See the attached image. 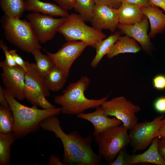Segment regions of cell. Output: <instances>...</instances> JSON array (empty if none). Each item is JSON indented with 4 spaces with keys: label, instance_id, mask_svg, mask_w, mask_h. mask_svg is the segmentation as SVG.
<instances>
[{
    "label": "cell",
    "instance_id": "6da1fadb",
    "mask_svg": "<svg viewBox=\"0 0 165 165\" xmlns=\"http://www.w3.org/2000/svg\"><path fill=\"white\" fill-rule=\"evenodd\" d=\"M40 127L53 132L55 137L61 141L64 150L62 161L64 165H97L101 162L102 159L92 148L93 137L90 135L83 137L76 130L66 134L56 116L44 120Z\"/></svg>",
    "mask_w": 165,
    "mask_h": 165
},
{
    "label": "cell",
    "instance_id": "7a4b0ae2",
    "mask_svg": "<svg viewBox=\"0 0 165 165\" xmlns=\"http://www.w3.org/2000/svg\"><path fill=\"white\" fill-rule=\"evenodd\" d=\"M4 93L13 116V132L17 138L24 137L35 131L45 119L61 112V108L41 109L34 106H27L18 102L5 88Z\"/></svg>",
    "mask_w": 165,
    "mask_h": 165
},
{
    "label": "cell",
    "instance_id": "3957f363",
    "mask_svg": "<svg viewBox=\"0 0 165 165\" xmlns=\"http://www.w3.org/2000/svg\"><path fill=\"white\" fill-rule=\"evenodd\" d=\"M91 81L87 76L81 77L76 82L70 83L61 95L55 96L54 102L61 106V113L78 115L86 110L101 106L109 96L99 99H89L85 95Z\"/></svg>",
    "mask_w": 165,
    "mask_h": 165
},
{
    "label": "cell",
    "instance_id": "277c9868",
    "mask_svg": "<svg viewBox=\"0 0 165 165\" xmlns=\"http://www.w3.org/2000/svg\"><path fill=\"white\" fill-rule=\"evenodd\" d=\"M1 23L6 38L22 51L31 53L34 50L42 48L29 22L4 15Z\"/></svg>",
    "mask_w": 165,
    "mask_h": 165
},
{
    "label": "cell",
    "instance_id": "5b68a950",
    "mask_svg": "<svg viewBox=\"0 0 165 165\" xmlns=\"http://www.w3.org/2000/svg\"><path fill=\"white\" fill-rule=\"evenodd\" d=\"M79 14L72 13L66 17L60 26L57 32L68 41L84 42L93 48L98 42L106 38L101 30L86 25Z\"/></svg>",
    "mask_w": 165,
    "mask_h": 165
},
{
    "label": "cell",
    "instance_id": "8992f818",
    "mask_svg": "<svg viewBox=\"0 0 165 165\" xmlns=\"http://www.w3.org/2000/svg\"><path fill=\"white\" fill-rule=\"evenodd\" d=\"M128 130L123 125L112 127L95 139L98 146V154L109 164L114 160L120 150L130 143Z\"/></svg>",
    "mask_w": 165,
    "mask_h": 165
},
{
    "label": "cell",
    "instance_id": "52a82bcc",
    "mask_svg": "<svg viewBox=\"0 0 165 165\" xmlns=\"http://www.w3.org/2000/svg\"><path fill=\"white\" fill-rule=\"evenodd\" d=\"M101 106L106 115L113 116L120 120L128 130H130L138 123L136 114L140 111V108L127 100L124 96L107 100Z\"/></svg>",
    "mask_w": 165,
    "mask_h": 165
},
{
    "label": "cell",
    "instance_id": "ba28073f",
    "mask_svg": "<svg viewBox=\"0 0 165 165\" xmlns=\"http://www.w3.org/2000/svg\"><path fill=\"white\" fill-rule=\"evenodd\" d=\"M163 117L161 115L151 121L138 122L129 130L128 134L133 152L144 150L151 144L157 136Z\"/></svg>",
    "mask_w": 165,
    "mask_h": 165
},
{
    "label": "cell",
    "instance_id": "9c48e42d",
    "mask_svg": "<svg viewBox=\"0 0 165 165\" xmlns=\"http://www.w3.org/2000/svg\"><path fill=\"white\" fill-rule=\"evenodd\" d=\"M88 46L87 44L82 41H68L56 53L46 52L55 65L68 78L73 63Z\"/></svg>",
    "mask_w": 165,
    "mask_h": 165
},
{
    "label": "cell",
    "instance_id": "30bf717a",
    "mask_svg": "<svg viewBox=\"0 0 165 165\" xmlns=\"http://www.w3.org/2000/svg\"><path fill=\"white\" fill-rule=\"evenodd\" d=\"M27 17L39 42L42 43H45L54 37L66 17L55 18L50 15L33 12L28 14Z\"/></svg>",
    "mask_w": 165,
    "mask_h": 165
},
{
    "label": "cell",
    "instance_id": "8fae6325",
    "mask_svg": "<svg viewBox=\"0 0 165 165\" xmlns=\"http://www.w3.org/2000/svg\"><path fill=\"white\" fill-rule=\"evenodd\" d=\"M2 70L1 78L5 89L14 97L23 100L24 94L25 75L26 71L19 65L9 66L5 60L0 62Z\"/></svg>",
    "mask_w": 165,
    "mask_h": 165
},
{
    "label": "cell",
    "instance_id": "7c38bea8",
    "mask_svg": "<svg viewBox=\"0 0 165 165\" xmlns=\"http://www.w3.org/2000/svg\"><path fill=\"white\" fill-rule=\"evenodd\" d=\"M24 94L25 98L33 106L37 107V99L43 95H50L44 78L38 71L35 63H28L25 75Z\"/></svg>",
    "mask_w": 165,
    "mask_h": 165
},
{
    "label": "cell",
    "instance_id": "4fadbf2b",
    "mask_svg": "<svg viewBox=\"0 0 165 165\" xmlns=\"http://www.w3.org/2000/svg\"><path fill=\"white\" fill-rule=\"evenodd\" d=\"M90 22L93 27L114 32L119 23L118 9L108 6L95 4Z\"/></svg>",
    "mask_w": 165,
    "mask_h": 165
},
{
    "label": "cell",
    "instance_id": "5bb4252c",
    "mask_svg": "<svg viewBox=\"0 0 165 165\" xmlns=\"http://www.w3.org/2000/svg\"><path fill=\"white\" fill-rule=\"evenodd\" d=\"M78 118L84 119L92 123L94 127L93 135L95 140L98 138L103 131L112 127L119 125L122 121L115 117L110 118L106 115L101 107L96 108L95 111L90 113H82L77 115Z\"/></svg>",
    "mask_w": 165,
    "mask_h": 165
},
{
    "label": "cell",
    "instance_id": "9a60e30c",
    "mask_svg": "<svg viewBox=\"0 0 165 165\" xmlns=\"http://www.w3.org/2000/svg\"><path fill=\"white\" fill-rule=\"evenodd\" d=\"M148 26V19L145 16L141 21L133 25H125L119 23L117 28L126 35L134 39L144 50L148 52L151 44L147 33Z\"/></svg>",
    "mask_w": 165,
    "mask_h": 165
},
{
    "label": "cell",
    "instance_id": "2e32d148",
    "mask_svg": "<svg viewBox=\"0 0 165 165\" xmlns=\"http://www.w3.org/2000/svg\"><path fill=\"white\" fill-rule=\"evenodd\" d=\"M26 10L51 16L67 17L69 15L68 10L59 5L40 0H25Z\"/></svg>",
    "mask_w": 165,
    "mask_h": 165
},
{
    "label": "cell",
    "instance_id": "e0dca14e",
    "mask_svg": "<svg viewBox=\"0 0 165 165\" xmlns=\"http://www.w3.org/2000/svg\"><path fill=\"white\" fill-rule=\"evenodd\" d=\"M141 9L150 22L151 29L148 35L149 38L162 33L165 29V14L158 7L149 6L141 7Z\"/></svg>",
    "mask_w": 165,
    "mask_h": 165
},
{
    "label": "cell",
    "instance_id": "ac0fdd59",
    "mask_svg": "<svg viewBox=\"0 0 165 165\" xmlns=\"http://www.w3.org/2000/svg\"><path fill=\"white\" fill-rule=\"evenodd\" d=\"M118 9L119 23L131 25L141 21L145 16L141 8L131 3H122Z\"/></svg>",
    "mask_w": 165,
    "mask_h": 165
},
{
    "label": "cell",
    "instance_id": "d6986e66",
    "mask_svg": "<svg viewBox=\"0 0 165 165\" xmlns=\"http://www.w3.org/2000/svg\"><path fill=\"white\" fill-rule=\"evenodd\" d=\"M159 138H154L148 148L141 154L131 155L132 165L149 163L157 165H165V160L161 156L158 148Z\"/></svg>",
    "mask_w": 165,
    "mask_h": 165
},
{
    "label": "cell",
    "instance_id": "ffe728a7",
    "mask_svg": "<svg viewBox=\"0 0 165 165\" xmlns=\"http://www.w3.org/2000/svg\"><path fill=\"white\" fill-rule=\"evenodd\" d=\"M141 49L134 39L126 35L119 37L106 55L108 59H111L120 53H136Z\"/></svg>",
    "mask_w": 165,
    "mask_h": 165
},
{
    "label": "cell",
    "instance_id": "44dd1931",
    "mask_svg": "<svg viewBox=\"0 0 165 165\" xmlns=\"http://www.w3.org/2000/svg\"><path fill=\"white\" fill-rule=\"evenodd\" d=\"M120 37V32L116 31L96 44L94 48L96 50V54L90 64L92 68H95L97 67L103 57L108 53Z\"/></svg>",
    "mask_w": 165,
    "mask_h": 165
},
{
    "label": "cell",
    "instance_id": "7402d4cb",
    "mask_svg": "<svg viewBox=\"0 0 165 165\" xmlns=\"http://www.w3.org/2000/svg\"><path fill=\"white\" fill-rule=\"evenodd\" d=\"M0 6L4 15L13 18H20L26 10L24 0H0Z\"/></svg>",
    "mask_w": 165,
    "mask_h": 165
},
{
    "label": "cell",
    "instance_id": "603a6c76",
    "mask_svg": "<svg viewBox=\"0 0 165 165\" xmlns=\"http://www.w3.org/2000/svg\"><path fill=\"white\" fill-rule=\"evenodd\" d=\"M67 78L56 65L44 77L48 89L53 91L61 90L66 83Z\"/></svg>",
    "mask_w": 165,
    "mask_h": 165
},
{
    "label": "cell",
    "instance_id": "cb8c5ba5",
    "mask_svg": "<svg viewBox=\"0 0 165 165\" xmlns=\"http://www.w3.org/2000/svg\"><path fill=\"white\" fill-rule=\"evenodd\" d=\"M13 133H0V165L10 164V147L16 138Z\"/></svg>",
    "mask_w": 165,
    "mask_h": 165
},
{
    "label": "cell",
    "instance_id": "d4e9b609",
    "mask_svg": "<svg viewBox=\"0 0 165 165\" xmlns=\"http://www.w3.org/2000/svg\"><path fill=\"white\" fill-rule=\"evenodd\" d=\"M31 54L35 61V64L38 71L44 78L55 65L48 55H45L42 53L40 49L34 50Z\"/></svg>",
    "mask_w": 165,
    "mask_h": 165
},
{
    "label": "cell",
    "instance_id": "484cf974",
    "mask_svg": "<svg viewBox=\"0 0 165 165\" xmlns=\"http://www.w3.org/2000/svg\"><path fill=\"white\" fill-rule=\"evenodd\" d=\"M13 116L11 109L0 107V133L13 132Z\"/></svg>",
    "mask_w": 165,
    "mask_h": 165
},
{
    "label": "cell",
    "instance_id": "4316f807",
    "mask_svg": "<svg viewBox=\"0 0 165 165\" xmlns=\"http://www.w3.org/2000/svg\"><path fill=\"white\" fill-rule=\"evenodd\" d=\"M95 4L94 0H77L74 9L85 22H90Z\"/></svg>",
    "mask_w": 165,
    "mask_h": 165
},
{
    "label": "cell",
    "instance_id": "83f0119b",
    "mask_svg": "<svg viewBox=\"0 0 165 165\" xmlns=\"http://www.w3.org/2000/svg\"><path fill=\"white\" fill-rule=\"evenodd\" d=\"M127 147H123L120 150L114 160L109 165H131V156L127 152Z\"/></svg>",
    "mask_w": 165,
    "mask_h": 165
},
{
    "label": "cell",
    "instance_id": "f1b7e54d",
    "mask_svg": "<svg viewBox=\"0 0 165 165\" xmlns=\"http://www.w3.org/2000/svg\"><path fill=\"white\" fill-rule=\"evenodd\" d=\"M0 47L2 50L5 57V60L7 64L12 67L18 65L15 62L14 59L9 52V50L5 43L2 40H0Z\"/></svg>",
    "mask_w": 165,
    "mask_h": 165
},
{
    "label": "cell",
    "instance_id": "f546056e",
    "mask_svg": "<svg viewBox=\"0 0 165 165\" xmlns=\"http://www.w3.org/2000/svg\"><path fill=\"white\" fill-rule=\"evenodd\" d=\"M152 84L154 88L159 90L165 89V75H158L154 77Z\"/></svg>",
    "mask_w": 165,
    "mask_h": 165
},
{
    "label": "cell",
    "instance_id": "4dcf8cb0",
    "mask_svg": "<svg viewBox=\"0 0 165 165\" xmlns=\"http://www.w3.org/2000/svg\"><path fill=\"white\" fill-rule=\"evenodd\" d=\"M9 52L16 64L22 68L26 72L27 71L28 62L25 61L17 53L16 49L11 50Z\"/></svg>",
    "mask_w": 165,
    "mask_h": 165
},
{
    "label": "cell",
    "instance_id": "1f68e13d",
    "mask_svg": "<svg viewBox=\"0 0 165 165\" xmlns=\"http://www.w3.org/2000/svg\"><path fill=\"white\" fill-rule=\"evenodd\" d=\"M60 6L66 10L74 9L77 0H53Z\"/></svg>",
    "mask_w": 165,
    "mask_h": 165
},
{
    "label": "cell",
    "instance_id": "d6a6232c",
    "mask_svg": "<svg viewBox=\"0 0 165 165\" xmlns=\"http://www.w3.org/2000/svg\"><path fill=\"white\" fill-rule=\"evenodd\" d=\"M95 4H104L118 9L120 6L121 0H94Z\"/></svg>",
    "mask_w": 165,
    "mask_h": 165
},
{
    "label": "cell",
    "instance_id": "836d02e7",
    "mask_svg": "<svg viewBox=\"0 0 165 165\" xmlns=\"http://www.w3.org/2000/svg\"><path fill=\"white\" fill-rule=\"evenodd\" d=\"M154 106L155 109L160 113L165 112V97H161L155 101Z\"/></svg>",
    "mask_w": 165,
    "mask_h": 165
},
{
    "label": "cell",
    "instance_id": "e575fe53",
    "mask_svg": "<svg viewBox=\"0 0 165 165\" xmlns=\"http://www.w3.org/2000/svg\"><path fill=\"white\" fill-rule=\"evenodd\" d=\"M0 107L10 109L4 93V88L0 85Z\"/></svg>",
    "mask_w": 165,
    "mask_h": 165
},
{
    "label": "cell",
    "instance_id": "d590c367",
    "mask_svg": "<svg viewBox=\"0 0 165 165\" xmlns=\"http://www.w3.org/2000/svg\"><path fill=\"white\" fill-rule=\"evenodd\" d=\"M122 3H129L136 4L141 8L149 6L148 0H121Z\"/></svg>",
    "mask_w": 165,
    "mask_h": 165
},
{
    "label": "cell",
    "instance_id": "8d00e7d4",
    "mask_svg": "<svg viewBox=\"0 0 165 165\" xmlns=\"http://www.w3.org/2000/svg\"><path fill=\"white\" fill-rule=\"evenodd\" d=\"M159 139L158 142V148L161 157L165 160V138Z\"/></svg>",
    "mask_w": 165,
    "mask_h": 165
},
{
    "label": "cell",
    "instance_id": "74e56055",
    "mask_svg": "<svg viewBox=\"0 0 165 165\" xmlns=\"http://www.w3.org/2000/svg\"><path fill=\"white\" fill-rule=\"evenodd\" d=\"M149 5L160 7L165 12V1L164 0H148Z\"/></svg>",
    "mask_w": 165,
    "mask_h": 165
},
{
    "label": "cell",
    "instance_id": "f35d334b",
    "mask_svg": "<svg viewBox=\"0 0 165 165\" xmlns=\"http://www.w3.org/2000/svg\"><path fill=\"white\" fill-rule=\"evenodd\" d=\"M48 165H65L63 162L60 160L59 158L53 154L51 155L49 157Z\"/></svg>",
    "mask_w": 165,
    "mask_h": 165
},
{
    "label": "cell",
    "instance_id": "ab89813d",
    "mask_svg": "<svg viewBox=\"0 0 165 165\" xmlns=\"http://www.w3.org/2000/svg\"><path fill=\"white\" fill-rule=\"evenodd\" d=\"M156 137L159 138H165V117L163 119Z\"/></svg>",
    "mask_w": 165,
    "mask_h": 165
},
{
    "label": "cell",
    "instance_id": "60d3db41",
    "mask_svg": "<svg viewBox=\"0 0 165 165\" xmlns=\"http://www.w3.org/2000/svg\"></svg>",
    "mask_w": 165,
    "mask_h": 165
}]
</instances>
